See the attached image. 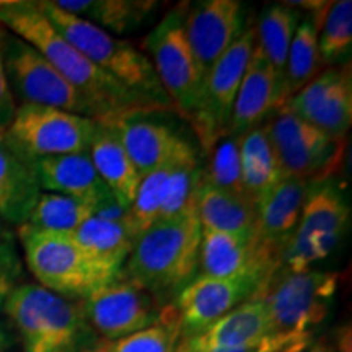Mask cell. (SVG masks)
I'll use <instances>...</instances> for the list:
<instances>
[{"label":"cell","mask_w":352,"mask_h":352,"mask_svg":"<svg viewBox=\"0 0 352 352\" xmlns=\"http://www.w3.org/2000/svg\"><path fill=\"white\" fill-rule=\"evenodd\" d=\"M0 26L33 46L60 76L67 78L94 108L95 121L103 126L126 118L157 111L142 96L88 60L28 0L0 2Z\"/></svg>","instance_id":"6da1fadb"},{"label":"cell","mask_w":352,"mask_h":352,"mask_svg":"<svg viewBox=\"0 0 352 352\" xmlns=\"http://www.w3.org/2000/svg\"><path fill=\"white\" fill-rule=\"evenodd\" d=\"M201 235L195 206L175 219L158 220L135 239L122 277L160 303L178 296L197 276Z\"/></svg>","instance_id":"7a4b0ae2"},{"label":"cell","mask_w":352,"mask_h":352,"mask_svg":"<svg viewBox=\"0 0 352 352\" xmlns=\"http://www.w3.org/2000/svg\"><path fill=\"white\" fill-rule=\"evenodd\" d=\"M338 285V272H274L258 297L266 307L267 340L276 352H303L311 346L315 329L329 315Z\"/></svg>","instance_id":"3957f363"},{"label":"cell","mask_w":352,"mask_h":352,"mask_svg":"<svg viewBox=\"0 0 352 352\" xmlns=\"http://www.w3.org/2000/svg\"><path fill=\"white\" fill-rule=\"evenodd\" d=\"M36 6L67 41L96 67L113 76L129 90L142 96L157 111L173 108L158 82L148 57L131 43L109 34L90 21L57 8L52 0H39Z\"/></svg>","instance_id":"277c9868"},{"label":"cell","mask_w":352,"mask_h":352,"mask_svg":"<svg viewBox=\"0 0 352 352\" xmlns=\"http://www.w3.org/2000/svg\"><path fill=\"white\" fill-rule=\"evenodd\" d=\"M25 352H83L91 328L80 302L38 284H20L3 303Z\"/></svg>","instance_id":"5b68a950"},{"label":"cell","mask_w":352,"mask_h":352,"mask_svg":"<svg viewBox=\"0 0 352 352\" xmlns=\"http://www.w3.org/2000/svg\"><path fill=\"white\" fill-rule=\"evenodd\" d=\"M19 239L26 267L38 285L57 296L82 302L114 283L91 263L69 233L41 232L20 226Z\"/></svg>","instance_id":"8992f818"},{"label":"cell","mask_w":352,"mask_h":352,"mask_svg":"<svg viewBox=\"0 0 352 352\" xmlns=\"http://www.w3.org/2000/svg\"><path fill=\"white\" fill-rule=\"evenodd\" d=\"M351 220V206L344 192L327 179L310 184L305 202L283 253L277 271L314 270L342 243Z\"/></svg>","instance_id":"52a82bcc"},{"label":"cell","mask_w":352,"mask_h":352,"mask_svg":"<svg viewBox=\"0 0 352 352\" xmlns=\"http://www.w3.org/2000/svg\"><path fill=\"white\" fill-rule=\"evenodd\" d=\"M266 126L283 176L316 184L331 179L344 158V138H333L280 107Z\"/></svg>","instance_id":"ba28073f"},{"label":"cell","mask_w":352,"mask_h":352,"mask_svg":"<svg viewBox=\"0 0 352 352\" xmlns=\"http://www.w3.org/2000/svg\"><path fill=\"white\" fill-rule=\"evenodd\" d=\"M96 129L98 122L91 118L50 107L19 104L3 142L26 160L74 155L88 153Z\"/></svg>","instance_id":"9c48e42d"},{"label":"cell","mask_w":352,"mask_h":352,"mask_svg":"<svg viewBox=\"0 0 352 352\" xmlns=\"http://www.w3.org/2000/svg\"><path fill=\"white\" fill-rule=\"evenodd\" d=\"M2 56L12 95L15 101L20 100V104L64 109L95 120L94 108L80 91L60 76L54 65L47 63L33 46L6 30Z\"/></svg>","instance_id":"30bf717a"},{"label":"cell","mask_w":352,"mask_h":352,"mask_svg":"<svg viewBox=\"0 0 352 352\" xmlns=\"http://www.w3.org/2000/svg\"><path fill=\"white\" fill-rule=\"evenodd\" d=\"M188 7H176L144 39V50L171 107L184 120L195 116L201 96V78L184 33Z\"/></svg>","instance_id":"8fae6325"},{"label":"cell","mask_w":352,"mask_h":352,"mask_svg":"<svg viewBox=\"0 0 352 352\" xmlns=\"http://www.w3.org/2000/svg\"><path fill=\"white\" fill-rule=\"evenodd\" d=\"M256 44L254 25H246L236 41L210 69L201 88L199 103L189 124L195 129L197 139L206 152L215 147L219 140L227 135L230 124L233 103L243 80L246 65Z\"/></svg>","instance_id":"7c38bea8"},{"label":"cell","mask_w":352,"mask_h":352,"mask_svg":"<svg viewBox=\"0 0 352 352\" xmlns=\"http://www.w3.org/2000/svg\"><path fill=\"white\" fill-rule=\"evenodd\" d=\"M276 271L274 267H253L228 277L197 274L176 297L179 340L202 331L241 303L259 296Z\"/></svg>","instance_id":"4fadbf2b"},{"label":"cell","mask_w":352,"mask_h":352,"mask_svg":"<svg viewBox=\"0 0 352 352\" xmlns=\"http://www.w3.org/2000/svg\"><path fill=\"white\" fill-rule=\"evenodd\" d=\"M83 314L103 341H116L160 321L164 305L124 277L80 302Z\"/></svg>","instance_id":"5bb4252c"},{"label":"cell","mask_w":352,"mask_h":352,"mask_svg":"<svg viewBox=\"0 0 352 352\" xmlns=\"http://www.w3.org/2000/svg\"><path fill=\"white\" fill-rule=\"evenodd\" d=\"M243 8L239 0H202L191 8L188 7L184 33L195 57L201 85L210 69L245 30Z\"/></svg>","instance_id":"9a60e30c"},{"label":"cell","mask_w":352,"mask_h":352,"mask_svg":"<svg viewBox=\"0 0 352 352\" xmlns=\"http://www.w3.org/2000/svg\"><path fill=\"white\" fill-rule=\"evenodd\" d=\"M284 108L333 138H346L352 122L349 64L329 67L284 101Z\"/></svg>","instance_id":"2e32d148"},{"label":"cell","mask_w":352,"mask_h":352,"mask_svg":"<svg viewBox=\"0 0 352 352\" xmlns=\"http://www.w3.org/2000/svg\"><path fill=\"white\" fill-rule=\"evenodd\" d=\"M285 101L284 85L276 76L263 52L254 50L246 65L243 80L233 103L230 124L226 138L241 139L246 132L263 126L271 114Z\"/></svg>","instance_id":"e0dca14e"},{"label":"cell","mask_w":352,"mask_h":352,"mask_svg":"<svg viewBox=\"0 0 352 352\" xmlns=\"http://www.w3.org/2000/svg\"><path fill=\"white\" fill-rule=\"evenodd\" d=\"M270 336V318L258 296L228 311L202 331L179 340L175 352H219L252 349Z\"/></svg>","instance_id":"ac0fdd59"},{"label":"cell","mask_w":352,"mask_h":352,"mask_svg":"<svg viewBox=\"0 0 352 352\" xmlns=\"http://www.w3.org/2000/svg\"><path fill=\"white\" fill-rule=\"evenodd\" d=\"M253 267L279 270V258L258 240L256 233L240 235L204 230L199 245V274L228 277Z\"/></svg>","instance_id":"d6986e66"},{"label":"cell","mask_w":352,"mask_h":352,"mask_svg":"<svg viewBox=\"0 0 352 352\" xmlns=\"http://www.w3.org/2000/svg\"><path fill=\"white\" fill-rule=\"evenodd\" d=\"M308 189L310 183L296 176H283L256 206L254 233L258 240L279 258V263L285 243L296 230Z\"/></svg>","instance_id":"ffe728a7"},{"label":"cell","mask_w":352,"mask_h":352,"mask_svg":"<svg viewBox=\"0 0 352 352\" xmlns=\"http://www.w3.org/2000/svg\"><path fill=\"white\" fill-rule=\"evenodd\" d=\"M30 164L43 192L72 197L91 208L111 192L101 182L88 153L34 158Z\"/></svg>","instance_id":"44dd1931"},{"label":"cell","mask_w":352,"mask_h":352,"mask_svg":"<svg viewBox=\"0 0 352 352\" xmlns=\"http://www.w3.org/2000/svg\"><path fill=\"white\" fill-rule=\"evenodd\" d=\"M109 127L120 138L140 178L168 162L184 142L168 126L139 116L126 118Z\"/></svg>","instance_id":"7402d4cb"},{"label":"cell","mask_w":352,"mask_h":352,"mask_svg":"<svg viewBox=\"0 0 352 352\" xmlns=\"http://www.w3.org/2000/svg\"><path fill=\"white\" fill-rule=\"evenodd\" d=\"M41 189L30 160L0 142V217L23 226L36 204Z\"/></svg>","instance_id":"603a6c76"},{"label":"cell","mask_w":352,"mask_h":352,"mask_svg":"<svg viewBox=\"0 0 352 352\" xmlns=\"http://www.w3.org/2000/svg\"><path fill=\"white\" fill-rule=\"evenodd\" d=\"M69 235L76 240L82 252L98 270L113 280L120 279L135 241L124 226L107 222L91 215Z\"/></svg>","instance_id":"cb8c5ba5"},{"label":"cell","mask_w":352,"mask_h":352,"mask_svg":"<svg viewBox=\"0 0 352 352\" xmlns=\"http://www.w3.org/2000/svg\"><path fill=\"white\" fill-rule=\"evenodd\" d=\"M91 164L111 195L131 208L140 184V175L132 165L120 138L109 126L98 124L88 148Z\"/></svg>","instance_id":"d4e9b609"},{"label":"cell","mask_w":352,"mask_h":352,"mask_svg":"<svg viewBox=\"0 0 352 352\" xmlns=\"http://www.w3.org/2000/svg\"><path fill=\"white\" fill-rule=\"evenodd\" d=\"M195 208L204 230L250 235L256 228V204L246 196L210 186L201 179Z\"/></svg>","instance_id":"484cf974"},{"label":"cell","mask_w":352,"mask_h":352,"mask_svg":"<svg viewBox=\"0 0 352 352\" xmlns=\"http://www.w3.org/2000/svg\"><path fill=\"white\" fill-rule=\"evenodd\" d=\"M52 3L109 34L134 32L157 8V2L148 0H52Z\"/></svg>","instance_id":"4316f807"},{"label":"cell","mask_w":352,"mask_h":352,"mask_svg":"<svg viewBox=\"0 0 352 352\" xmlns=\"http://www.w3.org/2000/svg\"><path fill=\"white\" fill-rule=\"evenodd\" d=\"M241 182L245 196L258 206L270 189L283 178L266 126H258L240 139Z\"/></svg>","instance_id":"83f0119b"},{"label":"cell","mask_w":352,"mask_h":352,"mask_svg":"<svg viewBox=\"0 0 352 352\" xmlns=\"http://www.w3.org/2000/svg\"><path fill=\"white\" fill-rule=\"evenodd\" d=\"M329 3L331 2H327V6L318 12L302 16L300 23L297 26V32L294 34L292 43H290L287 64H285L284 72L285 100L297 94L300 88L318 76V70L321 67L318 50L320 25Z\"/></svg>","instance_id":"f1b7e54d"},{"label":"cell","mask_w":352,"mask_h":352,"mask_svg":"<svg viewBox=\"0 0 352 352\" xmlns=\"http://www.w3.org/2000/svg\"><path fill=\"white\" fill-rule=\"evenodd\" d=\"M302 15L287 3H270L259 13L256 25V46L274 69L277 78L284 85V72L294 34ZM285 94V91H284Z\"/></svg>","instance_id":"f546056e"},{"label":"cell","mask_w":352,"mask_h":352,"mask_svg":"<svg viewBox=\"0 0 352 352\" xmlns=\"http://www.w3.org/2000/svg\"><path fill=\"white\" fill-rule=\"evenodd\" d=\"M202 170L204 168L199 164L195 148L184 142L176 153L170 173L166 176L158 220L175 219L195 206Z\"/></svg>","instance_id":"4dcf8cb0"},{"label":"cell","mask_w":352,"mask_h":352,"mask_svg":"<svg viewBox=\"0 0 352 352\" xmlns=\"http://www.w3.org/2000/svg\"><path fill=\"white\" fill-rule=\"evenodd\" d=\"M94 215V208L72 197L43 192L23 226L41 232L72 233Z\"/></svg>","instance_id":"1f68e13d"},{"label":"cell","mask_w":352,"mask_h":352,"mask_svg":"<svg viewBox=\"0 0 352 352\" xmlns=\"http://www.w3.org/2000/svg\"><path fill=\"white\" fill-rule=\"evenodd\" d=\"M179 338L176 308L166 305L158 323L121 340L101 341L96 347L101 352H175Z\"/></svg>","instance_id":"d6a6232c"},{"label":"cell","mask_w":352,"mask_h":352,"mask_svg":"<svg viewBox=\"0 0 352 352\" xmlns=\"http://www.w3.org/2000/svg\"><path fill=\"white\" fill-rule=\"evenodd\" d=\"M184 142H186V140H184ZM178 151L175 152V155L171 157L168 162H165L164 165L158 166L157 170L151 171V173L145 175L144 178L140 179L139 189L138 192H135L134 201H132L129 212V232L131 235L134 236V240L138 239L139 235H142L145 230H148L153 223L158 222V215H160L162 206V192H164L166 176L170 173L171 165H173Z\"/></svg>","instance_id":"836d02e7"},{"label":"cell","mask_w":352,"mask_h":352,"mask_svg":"<svg viewBox=\"0 0 352 352\" xmlns=\"http://www.w3.org/2000/svg\"><path fill=\"white\" fill-rule=\"evenodd\" d=\"M352 47V2L329 3L320 25L318 50L321 64H334L349 57Z\"/></svg>","instance_id":"e575fe53"},{"label":"cell","mask_w":352,"mask_h":352,"mask_svg":"<svg viewBox=\"0 0 352 352\" xmlns=\"http://www.w3.org/2000/svg\"><path fill=\"white\" fill-rule=\"evenodd\" d=\"M202 179L210 186L245 196L241 182L240 139L223 138L210 151V164L202 170Z\"/></svg>","instance_id":"d590c367"},{"label":"cell","mask_w":352,"mask_h":352,"mask_svg":"<svg viewBox=\"0 0 352 352\" xmlns=\"http://www.w3.org/2000/svg\"><path fill=\"white\" fill-rule=\"evenodd\" d=\"M21 277V259L16 252L15 241L7 233H0V308L13 289L19 287Z\"/></svg>","instance_id":"8d00e7d4"},{"label":"cell","mask_w":352,"mask_h":352,"mask_svg":"<svg viewBox=\"0 0 352 352\" xmlns=\"http://www.w3.org/2000/svg\"><path fill=\"white\" fill-rule=\"evenodd\" d=\"M2 39H3V28L0 26V129L7 131L10 122L15 116L16 101L13 98L10 85H8L6 67H3V56H2Z\"/></svg>","instance_id":"74e56055"},{"label":"cell","mask_w":352,"mask_h":352,"mask_svg":"<svg viewBox=\"0 0 352 352\" xmlns=\"http://www.w3.org/2000/svg\"><path fill=\"white\" fill-rule=\"evenodd\" d=\"M129 212L131 208H127L120 199H116L111 192L94 206V217L107 220V222L120 223V226H124L127 230H129Z\"/></svg>","instance_id":"f35d334b"},{"label":"cell","mask_w":352,"mask_h":352,"mask_svg":"<svg viewBox=\"0 0 352 352\" xmlns=\"http://www.w3.org/2000/svg\"><path fill=\"white\" fill-rule=\"evenodd\" d=\"M13 344V336L6 324L0 321V352H3L6 349H8Z\"/></svg>","instance_id":"ab89813d"},{"label":"cell","mask_w":352,"mask_h":352,"mask_svg":"<svg viewBox=\"0 0 352 352\" xmlns=\"http://www.w3.org/2000/svg\"><path fill=\"white\" fill-rule=\"evenodd\" d=\"M219 352H271V351H270V349H267V346H266V341H264L261 346H258V347H252V349H236V351H219Z\"/></svg>","instance_id":"60d3db41"},{"label":"cell","mask_w":352,"mask_h":352,"mask_svg":"<svg viewBox=\"0 0 352 352\" xmlns=\"http://www.w3.org/2000/svg\"><path fill=\"white\" fill-rule=\"evenodd\" d=\"M303 352H331V349H329L327 344H315V346H310Z\"/></svg>","instance_id":"b9f144b4"},{"label":"cell","mask_w":352,"mask_h":352,"mask_svg":"<svg viewBox=\"0 0 352 352\" xmlns=\"http://www.w3.org/2000/svg\"><path fill=\"white\" fill-rule=\"evenodd\" d=\"M3 139H6V131L0 129V142H3Z\"/></svg>","instance_id":"7bdbcfd3"},{"label":"cell","mask_w":352,"mask_h":352,"mask_svg":"<svg viewBox=\"0 0 352 352\" xmlns=\"http://www.w3.org/2000/svg\"><path fill=\"white\" fill-rule=\"evenodd\" d=\"M83 352H101L98 347H94V349H87V351H83Z\"/></svg>","instance_id":"ee69618b"}]
</instances>
